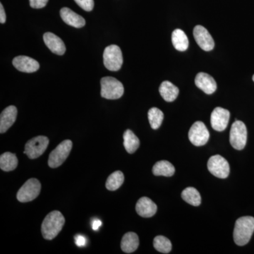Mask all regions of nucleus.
<instances>
[{
	"label": "nucleus",
	"instance_id": "27",
	"mask_svg": "<svg viewBox=\"0 0 254 254\" xmlns=\"http://www.w3.org/2000/svg\"><path fill=\"white\" fill-rule=\"evenodd\" d=\"M148 120L153 129H158L161 126L164 119L163 112L157 108H152L148 113Z\"/></svg>",
	"mask_w": 254,
	"mask_h": 254
},
{
	"label": "nucleus",
	"instance_id": "17",
	"mask_svg": "<svg viewBox=\"0 0 254 254\" xmlns=\"http://www.w3.org/2000/svg\"><path fill=\"white\" fill-rule=\"evenodd\" d=\"M157 205L148 197H142L137 201L136 213L143 218H151L156 213Z\"/></svg>",
	"mask_w": 254,
	"mask_h": 254
},
{
	"label": "nucleus",
	"instance_id": "9",
	"mask_svg": "<svg viewBox=\"0 0 254 254\" xmlns=\"http://www.w3.org/2000/svg\"><path fill=\"white\" fill-rule=\"evenodd\" d=\"M209 172L214 176L220 179H225L230 175V165L226 159L221 155H213L208 162Z\"/></svg>",
	"mask_w": 254,
	"mask_h": 254
},
{
	"label": "nucleus",
	"instance_id": "33",
	"mask_svg": "<svg viewBox=\"0 0 254 254\" xmlns=\"http://www.w3.org/2000/svg\"><path fill=\"white\" fill-rule=\"evenodd\" d=\"M102 222L100 221L98 219H95V220H93V224H92V227H93V230H95V231H97V230L99 229V227L101 226Z\"/></svg>",
	"mask_w": 254,
	"mask_h": 254
},
{
	"label": "nucleus",
	"instance_id": "32",
	"mask_svg": "<svg viewBox=\"0 0 254 254\" xmlns=\"http://www.w3.org/2000/svg\"><path fill=\"white\" fill-rule=\"evenodd\" d=\"M6 16L5 14L4 7H3L2 4H0V23L1 24L6 22Z\"/></svg>",
	"mask_w": 254,
	"mask_h": 254
},
{
	"label": "nucleus",
	"instance_id": "11",
	"mask_svg": "<svg viewBox=\"0 0 254 254\" xmlns=\"http://www.w3.org/2000/svg\"><path fill=\"white\" fill-rule=\"evenodd\" d=\"M230 113L224 108H215L210 116V123L213 129L217 131H222L227 128L230 121Z\"/></svg>",
	"mask_w": 254,
	"mask_h": 254
},
{
	"label": "nucleus",
	"instance_id": "21",
	"mask_svg": "<svg viewBox=\"0 0 254 254\" xmlns=\"http://www.w3.org/2000/svg\"><path fill=\"white\" fill-rule=\"evenodd\" d=\"M172 41L175 49L178 51H186L189 48V40L186 33L181 29H176L172 34Z\"/></svg>",
	"mask_w": 254,
	"mask_h": 254
},
{
	"label": "nucleus",
	"instance_id": "30",
	"mask_svg": "<svg viewBox=\"0 0 254 254\" xmlns=\"http://www.w3.org/2000/svg\"><path fill=\"white\" fill-rule=\"evenodd\" d=\"M49 0H29L30 5L34 9H42L48 4Z\"/></svg>",
	"mask_w": 254,
	"mask_h": 254
},
{
	"label": "nucleus",
	"instance_id": "13",
	"mask_svg": "<svg viewBox=\"0 0 254 254\" xmlns=\"http://www.w3.org/2000/svg\"><path fill=\"white\" fill-rule=\"evenodd\" d=\"M12 63L14 67L21 72H36L40 68L39 63L36 60L27 56L16 57Z\"/></svg>",
	"mask_w": 254,
	"mask_h": 254
},
{
	"label": "nucleus",
	"instance_id": "25",
	"mask_svg": "<svg viewBox=\"0 0 254 254\" xmlns=\"http://www.w3.org/2000/svg\"><path fill=\"white\" fill-rule=\"evenodd\" d=\"M182 197L189 204L198 206L201 203V197L198 190L193 187H187L182 191Z\"/></svg>",
	"mask_w": 254,
	"mask_h": 254
},
{
	"label": "nucleus",
	"instance_id": "1",
	"mask_svg": "<svg viewBox=\"0 0 254 254\" xmlns=\"http://www.w3.org/2000/svg\"><path fill=\"white\" fill-rule=\"evenodd\" d=\"M64 223L65 219L63 214L58 210L52 211L47 215L42 223V235L47 240H53L63 230Z\"/></svg>",
	"mask_w": 254,
	"mask_h": 254
},
{
	"label": "nucleus",
	"instance_id": "34",
	"mask_svg": "<svg viewBox=\"0 0 254 254\" xmlns=\"http://www.w3.org/2000/svg\"><path fill=\"white\" fill-rule=\"evenodd\" d=\"M253 81H254V75L253 76Z\"/></svg>",
	"mask_w": 254,
	"mask_h": 254
},
{
	"label": "nucleus",
	"instance_id": "6",
	"mask_svg": "<svg viewBox=\"0 0 254 254\" xmlns=\"http://www.w3.org/2000/svg\"><path fill=\"white\" fill-rule=\"evenodd\" d=\"M72 141L65 140L60 143L50 154L48 165L51 168H57L63 165L71 153L72 148Z\"/></svg>",
	"mask_w": 254,
	"mask_h": 254
},
{
	"label": "nucleus",
	"instance_id": "19",
	"mask_svg": "<svg viewBox=\"0 0 254 254\" xmlns=\"http://www.w3.org/2000/svg\"><path fill=\"white\" fill-rule=\"evenodd\" d=\"M159 92L165 101L173 102L177 99V96L180 93V90L176 86L168 81H163L159 88Z\"/></svg>",
	"mask_w": 254,
	"mask_h": 254
},
{
	"label": "nucleus",
	"instance_id": "5",
	"mask_svg": "<svg viewBox=\"0 0 254 254\" xmlns=\"http://www.w3.org/2000/svg\"><path fill=\"white\" fill-rule=\"evenodd\" d=\"M41 190V184L37 179L31 178L25 182L18 190L16 198L21 203H27L36 199Z\"/></svg>",
	"mask_w": 254,
	"mask_h": 254
},
{
	"label": "nucleus",
	"instance_id": "14",
	"mask_svg": "<svg viewBox=\"0 0 254 254\" xmlns=\"http://www.w3.org/2000/svg\"><path fill=\"white\" fill-rule=\"evenodd\" d=\"M195 84L208 95L213 94L217 89V83L215 79L206 73H198L195 76Z\"/></svg>",
	"mask_w": 254,
	"mask_h": 254
},
{
	"label": "nucleus",
	"instance_id": "31",
	"mask_svg": "<svg viewBox=\"0 0 254 254\" xmlns=\"http://www.w3.org/2000/svg\"><path fill=\"white\" fill-rule=\"evenodd\" d=\"M75 243L78 247H84L86 245V239L82 235H76L75 237Z\"/></svg>",
	"mask_w": 254,
	"mask_h": 254
},
{
	"label": "nucleus",
	"instance_id": "28",
	"mask_svg": "<svg viewBox=\"0 0 254 254\" xmlns=\"http://www.w3.org/2000/svg\"><path fill=\"white\" fill-rule=\"evenodd\" d=\"M155 250L160 253L169 254L172 250V243L170 240L164 236H157L153 241Z\"/></svg>",
	"mask_w": 254,
	"mask_h": 254
},
{
	"label": "nucleus",
	"instance_id": "8",
	"mask_svg": "<svg viewBox=\"0 0 254 254\" xmlns=\"http://www.w3.org/2000/svg\"><path fill=\"white\" fill-rule=\"evenodd\" d=\"M49 145L48 137L38 136L31 138L25 145V153L30 159L39 158L44 153Z\"/></svg>",
	"mask_w": 254,
	"mask_h": 254
},
{
	"label": "nucleus",
	"instance_id": "18",
	"mask_svg": "<svg viewBox=\"0 0 254 254\" xmlns=\"http://www.w3.org/2000/svg\"><path fill=\"white\" fill-rule=\"evenodd\" d=\"M60 16L64 22L74 28H81L86 24L84 18L69 8L64 7L60 10Z\"/></svg>",
	"mask_w": 254,
	"mask_h": 254
},
{
	"label": "nucleus",
	"instance_id": "26",
	"mask_svg": "<svg viewBox=\"0 0 254 254\" xmlns=\"http://www.w3.org/2000/svg\"><path fill=\"white\" fill-rule=\"evenodd\" d=\"M124 181H125V176L121 171L114 172L108 177L105 186L107 190H116L123 185Z\"/></svg>",
	"mask_w": 254,
	"mask_h": 254
},
{
	"label": "nucleus",
	"instance_id": "23",
	"mask_svg": "<svg viewBox=\"0 0 254 254\" xmlns=\"http://www.w3.org/2000/svg\"><path fill=\"white\" fill-rule=\"evenodd\" d=\"M124 146L128 153H135L140 145L139 139L131 130L127 129L123 135Z\"/></svg>",
	"mask_w": 254,
	"mask_h": 254
},
{
	"label": "nucleus",
	"instance_id": "3",
	"mask_svg": "<svg viewBox=\"0 0 254 254\" xmlns=\"http://www.w3.org/2000/svg\"><path fill=\"white\" fill-rule=\"evenodd\" d=\"M100 85H101L100 94L105 99H119L123 96L125 92L123 83L116 78L110 77V76L102 78Z\"/></svg>",
	"mask_w": 254,
	"mask_h": 254
},
{
	"label": "nucleus",
	"instance_id": "10",
	"mask_svg": "<svg viewBox=\"0 0 254 254\" xmlns=\"http://www.w3.org/2000/svg\"><path fill=\"white\" fill-rule=\"evenodd\" d=\"M210 138V133L204 123L195 122L189 131V138L192 144L195 146H202L206 144Z\"/></svg>",
	"mask_w": 254,
	"mask_h": 254
},
{
	"label": "nucleus",
	"instance_id": "24",
	"mask_svg": "<svg viewBox=\"0 0 254 254\" xmlns=\"http://www.w3.org/2000/svg\"><path fill=\"white\" fill-rule=\"evenodd\" d=\"M18 165V158L16 155L6 152L0 156V168L4 172L14 170Z\"/></svg>",
	"mask_w": 254,
	"mask_h": 254
},
{
	"label": "nucleus",
	"instance_id": "2",
	"mask_svg": "<svg viewBox=\"0 0 254 254\" xmlns=\"http://www.w3.org/2000/svg\"><path fill=\"white\" fill-rule=\"evenodd\" d=\"M254 232V218L245 216L235 222L234 229V241L238 246H245L250 242Z\"/></svg>",
	"mask_w": 254,
	"mask_h": 254
},
{
	"label": "nucleus",
	"instance_id": "20",
	"mask_svg": "<svg viewBox=\"0 0 254 254\" xmlns=\"http://www.w3.org/2000/svg\"><path fill=\"white\" fill-rule=\"evenodd\" d=\"M139 239L134 232H128L124 235L121 242V249L125 253L131 254L138 249Z\"/></svg>",
	"mask_w": 254,
	"mask_h": 254
},
{
	"label": "nucleus",
	"instance_id": "15",
	"mask_svg": "<svg viewBox=\"0 0 254 254\" xmlns=\"http://www.w3.org/2000/svg\"><path fill=\"white\" fill-rule=\"evenodd\" d=\"M17 108L14 105L7 107L0 115V133H4L14 125L17 117Z\"/></svg>",
	"mask_w": 254,
	"mask_h": 254
},
{
	"label": "nucleus",
	"instance_id": "12",
	"mask_svg": "<svg viewBox=\"0 0 254 254\" xmlns=\"http://www.w3.org/2000/svg\"><path fill=\"white\" fill-rule=\"evenodd\" d=\"M193 36L197 44L202 50L207 52L213 50L215 43L211 35L206 28L200 25L195 26L193 29Z\"/></svg>",
	"mask_w": 254,
	"mask_h": 254
},
{
	"label": "nucleus",
	"instance_id": "4",
	"mask_svg": "<svg viewBox=\"0 0 254 254\" xmlns=\"http://www.w3.org/2000/svg\"><path fill=\"white\" fill-rule=\"evenodd\" d=\"M103 63L110 71H119L123 64V53L120 47L116 45L107 47L103 53Z\"/></svg>",
	"mask_w": 254,
	"mask_h": 254
},
{
	"label": "nucleus",
	"instance_id": "7",
	"mask_svg": "<svg viewBox=\"0 0 254 254\" xmlns=\"http://www.w3.org/2000/svg\"><path fill=\"white\" fill-rule=\"evenodd\" d=\"M230 141L235 149L241 150L245 148L247 141V129L245 123L237 120L232 124Z\"/></svg>",
	"mask_w": 254,
	"mask_h": 254
},
{
	"label": "nucleus",
	"instance_id": "16",
	"mask_svg": "<svg viewBox=\"0 0 254 254\" xmlns=\"http://www.w3.org/2000/svg\"><path fill=\"white\" fill-rule=\"evenodd\" d=\"M45 44L54 54L63 55L66 52V47L63 40L54 33H46L43 36Z\"/></svg>",
	"mask_w": 254,
	"mask_h": 254
},
{
	"label": "nucleus",
	"instance_id": "29",
	"mask_svg": "<svg viewBox=\"0 0 254 254\" xmlns=\"http://www.w3.org/2000/svg\"><path fill=\"white\" fill-rule=\"evenodd\" d=\"M74 1L81 9L86 11H91L94 7L93 0H74Z\"/></svg>",
	"mask_w": 254,
	"mask_h": 254
},
{
	"label": "nucleus",
	"instance_id": "22",
	"mask_svg": "<svg viewBox=\"0 0 254 254\" xmlns=\"http://www.w3.org/2000/svg\"><path fill=\"white\" fill-rule=\"evenodd\" d=\"M175 173V167L167 160L158 161L153 168V173L155 176L172 177Z\"/></svg>",
	"mask_w": 254,
	"mask_h": 254
}]
</instances>
